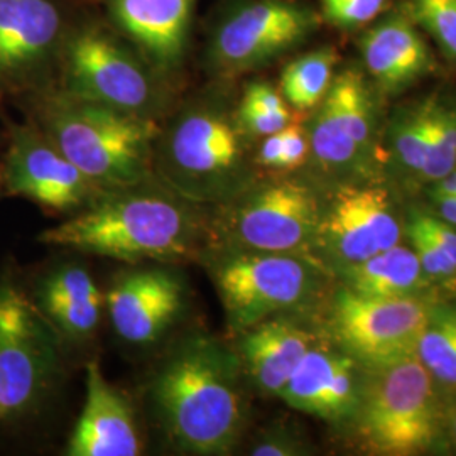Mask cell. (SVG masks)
Returning <instances> with one entry per match:
<instances>
[{"label": "cell", "mask_w": 456, "mask_h": 456, "mask_svg": "<svg viewBox=\"0 0 456 456\" xmlns=\"http://www.w3.org/2000/svg\"><path fill=\"white\" fill-rule=\"evenodd\" d=\"M195 5L196 0H107L118 31L161 77L186 56Z\"/></svg>", "instance_id": "2e32d148"}, {"label": "cell", "mask_w": 456, "mask_h": 456, "mask_svg": "<svg viewBox=\"0 0 456 456\" xmlns=\"http://www.w3.org/2000/svg\"><path fill=\"white\" fill-rule=\"evenodd\" d=\"M429 110L431 100H426L416 109L401 115L392 131V146L394 152L411 173L421 175L426 147H428V132H429Z\"/></svg>", "instance_id": "83f0119b"}, {"label": "cell", "mask_w": 456, "mask_h": 456, "mask_svg": "<svg viewBox=\"0 0 456 456\" xmlns=\"http://www.w3.org/2000/svg\"><path fill=\"white\" fill-rule=\"evenodd\" d=\"M188 296L183 277L169 267H137L115 277L105 306L115 333L131 345H154L176 325Z\"/></svg>", "instance_id": "5bb4252c"}, {"label": "cell", "mask_w": 456, "mask_h": 456, "mask_svg": "<svg viewBox=\"0 0 456 456\" xmlns=\"http://www.w3.org/2000/svg\"><path fill=\"white\" fill-rule=\"evenodd\" d=\"M254 456H299L308 455L306 443L288 429H274L265 433L252 446Z\"/></svg>", "instance_id": "1f68e13d"}, {"label": "cell", "mask_w": 456, "mask_h": 456, "mask_svg": "<svg viewBox=\"0 0 456 456\" xmlns=\"http://www.w3.org/2000/svg\"><path fill=\"white\" fill-rule=\"evenodd\" d=\"M359 363L346 352H337L330 380L326 386L325 399L320 419L328 423L352 421L357 411L360 397Z\"/></svg>", "instance_id": "4316f807"}, {"label": "cell", "mask_w": 456, "mask_h": 456, "mask_svg": "<svg viewBox=\"0 0 456 456\" xmlns=\"http://www.w3.org/2000/svg\"><path fill=\"white\" fill-rule=\"evenodd\" d=\"M337 61L333 48L316 49L294 60L281 77V95L297 110L316 109L333 83Z\"/></svg>", "instance_id": "7402d4cb"}, {"label": "cell", "mask_w": 456, "mask_h": 456, "mask_svg": "<svg viewBox=\"0 0 456 456\" xmlns=\"http://www.w3.org/2000/svg\"><path fill=\"white\" fill-rule=\"evenodd\" d=\"M320 20L308 7L281 0H254L220 19L210 39L208 61L220 75H239L267 65L303 45Z\"/></svg>", "instance_id": "30bf717a"}, {"label": "cell", "mask_w": 456, "mask_h": 456, "mask_svg": "<svg viewBox=\"0 0 456 456\" xmlns=\"http://www.w3.org/2000/svg\"><path fill=\"white\" fill-rule=\"evenodd\" d=\"M28 293L63 340L83 342L97 333L105 296L86 267L53 265L36 277Z\"/></svg>", "instance_id": "d6986e66"}, {"label": "cell", "mask_w": 456, "mask_h": 456, "mask_svg": "<svg viewBox=\"0 0 456 456\" xmlns=\"http://www.w3.org/2000/svg\"><path fill=\"white\" fill-rule=\"evenodd\" d=\"M411 218L423 228L428 235H431L433 240L440 245L456 264V228L446 224L444 220L423 213H414Z\"/></svg>", "instance_id": "e575fe53"}, {"label": "cell", "mask_w": 456, "mask_h": 456, "mask_svg": "<svg viewBox=\"0 0 456 456\" xmlns=\"http://www.w3.org/2000/svg\"><path fill=\"white\" fill-rule=\"evenodd\" d=\"M456 167V105L431 98L428 147L421 176L436 181Z\"/></svg>", "instance_id": "484cf974"}, {"label": "cell", "mask_w": 456, "mask_h": 456, "mask_svg": "<svg viewBox=\"0 0 456 456\" xmlns=\"http://www.w3.org/2000/svg\"><path fill=\"white\" fill-rule=\"evenodd\" d=\"M5 196V193H4V188H2V183H0V200Z\"/></svg>", "instance_id": "ab89813d"}, {"label": "cell", "mask_w": 456, "mask_h": 456, "mask_svg": "<svg viewBox=\"0 0 456 456\" xmlns=\"http://www.w3.org/2000/svg\"><path fill=\"white\" fill-rule=\"evenodd\" d=\"M237 109L213 90L188 100L159 129L152 171L178 195L216 208L248 186L245 137Z\"/></svg>", "instance_id": "277c9868"}, {"label": "cell", "mask_w": 456, "mask_h": 456, "mask_svg": "<svg viewBox=\"0 0 456 456\" xmlns=\"http://www.w3.org/2000/svg\"><path fill=\"white\" fill-rule=\"evenodd\" d=\"M5 196H19L51 215L86 208L103 190L71 163L34 124L14 126L0 164Z\"/></svg>", "instance_id": "7c38bea8"}, {"label": "cell", "mask_w": 456, "mask_h": 456, "mask_svg": "<svg viewBox=\"0 0 456 456\" xmlns=\"http://www.w3.org/2000/svg\"><path fill=\"white\" fill-rule=\"evenodd\" d=\"M60 63L61 88L75 97L152 120L167 105L164 77L137 49L105 28L68 31Z\"/></svg>", "instance_id": "ba28073f"}, {"label": "cell", "mask_w": 456, "mask_h": 456, "mask_svg": "<svg viewBox=\"0 0 456 456\" xmlns=\"http://www.w3.org/2000/svg\"><path fill=\"white\" fill-rule=\"evenodd\" d=\"M348 289L365 296H409L421 284L423 269L414 250L394 245L367 261L343 265Z\"/></svg>", "instance_id": "44dd1931"}, {"label": "cell", "mask_w": 456, "mask_h": 456, "mask_svg": "<svg viewBox=\"0 0 456 456\" xmlns=\"http://www.w3.org/2000/svg\"><path fill=\"white\" fill-rule=\"evenodd\" d=\"M428 305L409 296H365L348 288L331 306V328L350 357L365 367L418 355L429 314Z\"/></svg>", "instance_id": "8fae6325"}, {"label": "cell", "mask_w": 456, "mask_h": 456, "mask_svg": "<svg viewBox=\"0 0 456 456\" xmlns=\"http://www.w3.org/2000/svg\"><path fill=\"white\" fill-rule=\"evenodd\" d=\"M433 380L418 355L367 367L352 419L365 450L412 456L436 444L440 416Z\"/></svg>", "instance_id": "5b68a950"}, {"label": "cell", "mask_w": 456, "mask_h": 456, "mask_svg": "<svg viewBox=\"0 0 456 456\" xmlns=\"http://www.w3.org/2000/svg\"><path fill=\"white\" fill-rule=\"evenodd\" d=\"M433 193V201L441 218L456 228V195H444V193Z\"/></svg>", "instance_id": "8d00e7d4"}, {"label": "cell", "mask_w": 456, "mask_h": 456, "mask_svg": "<svg viewBox=\"0 0 456 456\" xmlns=\"http://www.w3.org/2000/svg\"><path fill=\"white\" fill-rule=\"evenodd\" d=\"M367 71L379 86L395 94L435 69V58L408 12L384 19L360 39Z\"/></svg>", "instance_id": "ffe728a7"}, {"label": "cell", "mask_w": 456, "mask_h": 456, "mask_svg": "<svg viewBox=\"0 0 456 456\" xmlns=\"http://www.w3.org/2000/svg\"><path fill=\"white\" fill-rule=\"evenodd\" d=\"M237 355L248 382L264 395L284 389L299 362L314 345V337L282 313L237 335Z\"/></svg>", "instance_id": "ac0fdd59"}, {"label": "cell", "mask_w": 456, "mask_h": 456, "mask_svg": "<svg viewBox=\"0 0 456 456\" xmlns=\"http://www.w3.org/2000/svg\"><path fill=\"white\" fill-rule=\"evenodd\" d=\"M389 0H322L325 17L342 29H355L374 20Z\"/></svg>", "instance_id": "4dcf8cb0"}, {"label": "cell", "mask_w": 456, "mask_h": 456, "mask_svg": "<svg viewBox=\"0 0 456 456\" xmlns=\"http://www.w3.org/2000/svg\"><path fill=\"white\" fill-rule=\"evenodd\" d=\"M310 156L328 171L346 169L359 161L362 149L345 131L333 103L325 97L316 107L308 126Z\"/></svg>", "instance_id": "cb8c5ba5"}, {"label": "cell", "mask_w": 456, "mask_h": 456, "mask_svg": "<svg viewBox=\"0 0 456 456\" xmlns=\"http://www.w3.org/2000/svg\"><path fill=\"white\" fill-rule=\"evenodd\" d=\"M433 191L444 193V195H456V167L452 173L436 181V186Z\"/></svg>", "instance_id": "74e56055"}, {"label": "cell", "mask_w": 456, "mask_h": 456, "mask_svg": "<svg viewBox=\"0 0 456 456\" xmlns=\"http://www.w3.org/2000/svg\"><path fill=\"white\" fill-rule=\"evenodd\" d=\"M141 435L129 401L105 379L97 362L85 369V404L69 436L68 456H137Z\"/></svg>", "instance_id": "e0dca14e"}, {"label": "cell", "mask_w": 456, "mask_h": 456, "mask_svg": "<svg viewBox=\"0 0 456 456\" xmlns=\"http://www.w3.org/2000/svg\"><path fill=\"white\" fill-rule=\"evenodd\" d=\"M196 261L210 277L233 335L308 303L320 284L316 265L297 254L207 245Z\"/></svg>", "instance_id": "8992f818"}, {"label": "cell", "mask_w": 456, "mask_h": 456, "mask_svg": "<svg viewBox=\"0 0 456 456\" xmlns=\"http://www.w3.org/2000/svg\"><path fill=\"white\" fill-rule=\"evenodd\" d=\"M418 357L435 380L456 387V303L429 308Z\"/></svg>", "instance_id": "603a6c76"}, {"label": "cell", "mask_w": 456, "mask_h": 456, "mask_svg": "<svg viewBox=\"0 0 456 456\" xmlns=\"http://www.w3.org/2000/svg\"><path fill=\"white\" fill-rule=\"evenodd\" d=\"M399 239L401 227L387 191L343 188L322 212L314 247L350 265L391 248Z\"/></svg>", "instance_id": "9a60e30c"}, {"label": "cell", "mask_w": 456, "mask_h": 456, "mask_svg": "<svg viewBox=\"0 0 456 456\" xmlns=\"http://www.w3.org/2000/svg\"><path fill=\"white\" fill-rule=\"evenodd\" d=\"M34 126L102 190L154 178L158 120L43 86L31 94Z\"/></svg>", "instance_id": "3957f363"}, {"label": "cell", "mask_w": 456, "mask_h": 456, "mask_svg": "<svg viewBox=\"0 0 456 456\" xmlns=\"http://www.w3.org/2000/svg\"><path fill=\"white\" fill-rule=\"evenodd\" d=\"M240 105L261 110L265 114L286 115L291 117V112L286 105L284 97L277 92L276 88H273L267 83L256 82L250 83L245 88L244 97Z\"/></svg>", "instance_id": "836d02e7"}, {"label": "cell", "mask_w": 456, "mask_h": 456, "mask_svg": "<svg viewBox=\"0 0 456 456\" xmlns=\"http://www.w3.org/2000/svg\"><path fill=\"white\" fill-rule=\"evenodd\" d=\"M282 131L265 135L257 152V164L267 169H281V156H282Z\"/></svg>", "instance_id": "d590c367"}, {"label": "cell", "mask_w": 456, "mask_h": 456, "mask_svg": "<svg viewBox=\"0 0 456 456\" xmlns=\"http://www.w3.org/2000/svg\"><path fill=\"white\" fill-rule=\"evenodd\" d=\"M242 365L233 348L208 333L175 343L149 384L154 419L184 455L224 456L245 428Z\"/></svg>", "instance_id": "7a4b0ae2"}, {"label": "cell", "mask_w": 456, "mask_h": 456, "mask_svg": "<svg viewBox=\"0 0 456 456\" xmlns=\"http://www.w3.org/2000/svg\"><path fill=\"white\" fill-rule=\"evenodd\" d=\"M210 208L161 181L103 190L65 222L39 233L41 244L137 264L198 259L208 244Z\"/></svg>", "instance_id": "6da1fadb"}, {"label": "cell", "mask_w": 456, "mask_h": 456, "mask_svg": "<svg viewBox=\"0 0 456 456\" xmlns=\"http://www.w3.org/2000/svg\"><path fill=\"white\" fill-rule=\"evenodd\" d=\"M63 338L11 267L0 273V429L33 416L61 370Z\"/></svg>", "instance_id": "52a82bcc"}, {"label": "cell", "mask_w": 456, "mask_h": 456, "mask_svg": "<svg viewBox=\"0 0 456 456\" xmlns=\"http://www.w3.org/2000/svg\"><path fill=\"white\" fill-rule=\"evenodd\" d=\"M282 156H281V171H291L306 163L310 156V141L308 132L297 124H289L282 129Z\"/></svg>", "instance_id": "d6a6232c"}, {"label": "cell", "mask_w": 456, "mask_h": 456, "mask_svg": "<svg viewBox=\"0 0 456 456\" xmlns=\"http://www.w3.org/2000/svg\"><path fill=\"white\" fill-rule=\"evenodd\" d=\"M66 34L56 0H0V97L46 86Z\"/></svg>", "instance_id": "4fadbf2b"}, {"label": "cell", "mask_w": 456, "mask_h": 456, "mask_svg": "<svg viewBox=\"0 0 456 456\" xmlns=\"http://www.w3.org/2000/svg\"><path fill=\"white\" fill-rule=\"evenodd\" d=\"M345 131L365 151L372 139V100L362 73L348 68L338 73L326 94Z\"/></svg>", "instance_id": "d4e9b609"}, {"label": "cell", "mask_w": 456, "mask_h": 456, "mask_svg": "<svg viewBox=\"0 0 456 456\" xmlns=\"http://www.w3.org/2000/svg\"><path fill=\"white\" fill-rule=\"evenodd\" d=\"M408 233L424 276L436 281L455 279V261L412 218L409 220Z\"/></svg>", "instance_id": "f546056e"}, {"label": "cell", "mask_w": 456, "mask_h": 456, "mask_svg": "<svg viewBox=\"0 0 456 456\" xmlns=\"http://www.w3.org/2000/svg\"><path fill=\"white\" fill-rule=\"evenodd\" d=\"M408 12L443 54L456 61V0H411Z\"/></svg>", "instance_id": "f1b7e54d"}, {"label": "cell", "mask_w": 456, "mask_h": 456, "mask_svg": "<svg viewBox=\"0 0 456 456\" xmlns=\"http://www.w3.org/2000/svg\"><path fill=\"white\" fill-rule=\"evenodd\" d=\"M322 212L316 193L301 181L248 186L212 208L207 245L305 256L314 248Z\"/></svg>", "instance_id": "9c48e42d"}, {"label": "cell", "mask_w": 456, "mask_h": 456, "mask_svg": "<svg viewBox=\"0 0 456 456\" xmlns=\"http://www.w3.org/2000/svg\"><path fill=\"white\" fill-rule=\"evenodd\" d=\"M453 433H455V440H456V412H455V416H453Z\"/></svg>", "instance_id": "f35d334b"}]
</instances>
